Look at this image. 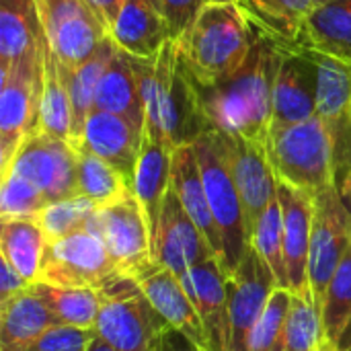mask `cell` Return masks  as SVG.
<instances>
[{"mask_svg": "<svg viewBox=\"0 0 351 351\" xmlns=\"http://www.w3.org/2000/svg\"><path fill=\"white\" fill-rule=\"evenodd\" d=\"M173 152H175V146L171 142L142 136V148H140V156H138V165H136L132 191L138 197V202L146 214L152 245H154V237H156V228H158V220H160L162 202L171 187Z\"/></svg>", "mask_w": 351, "mask_h": 351, "instance_id": "7402d4cb", "label": "cell"}, {"mask_svg": "<svg viewBox=\"0 0 351 351\" xmlns=\"http://www.w3.org/2000/svg\"><path fill=\"white\" fill-rule=\"evenodd\" d=\"M319 66L317 117L331 134L335 150V185L351 171V66L313 51Z\"/></svg>", "mask_w": 351, "mask_h": 351, "instance_id": "5bb4252c", "label": "cell"}, {"mask_svg": "<svg viewBox=\"0 0 351 351\" xmlns=\"http://www.w3.org/2000/svg\"><path fill=\"white\" fill-rule=\"evenodd\" d=\"M351 247V212L337 185L315 195V216L308 255V282L315 304L323 313L327 288Z\"/></svg>", "mask_w": 351, "mask_h": 351, "instance_id": "8fae6325", "label": "cell"}, {"mask_svg": "<svg viewBox=\"0 0 351 351\" xmlns=\"http://www.w3.org/2000/svg\"><path fill=\"white\" fill-rule=\"evenodd\" d=\"M284 49L257 33L245 64L228 78L202 86L195 82L210 128L247 140H267L274 113V84Z\"/></svg>", "mask_w": 351, "mask_h": 351, "instance_id": "6da1fadb", "label": "cell"}, {"mask_svg": "<svg viewBox=\"0 0 351 351\" xmlns=\"http://www.w3.org/2000/svg\"><path fill=\"white\" fill-rule=\"evenodd\" d=\"M239 6L259 35L282 49H296L317 0H239Z\"/></svg>", "mask_w": 351, "mask_h": 351, "instance_id": "83f0119b", "label": "cell"}, {"mask_svg": "<svg viewBox=\"0 0 351 351\" xmlns=\"http://www.w3.org/2000/svg\"><path fill=\"white\" fill-rule=\"evenodd\" d=\"M292 292L276 288L265 304V311L255 325L251 351H286V321L290 313Z\"/></svg>", "mask_w": 351, "mask_h": 351, "instance_id": "f35d334b", "label": "cell"}, {"mask_svg": "<svg viewBox=\"0 0 351 351\" xmlns=\"http://www.w3.org/2000/svg\"><path fill=\"white\" fill-rule=\"evenodd\" d=\"M51 325L53 313L29 286L0 304V351H29Z\"/></svg>", "mask_w": 351, "mask_h": 351, "instance_id": "484cf974", "label": "cell"}, {"mask_svg": "<svg viewBox=\"0 0 351 351\" xmlns=\"http://www.w3.org/2000/svg\"><path fill=\"white\" fill-rule=\"evenodd\" d=\"M255 41L257 31L239 4H206L179 39V51L193 82L212 86L245 64Z\"/></svg>", "mask_w": 351, "mask_h": 351, "instance_id": "3957f363", "label": "cell"}, {"mask_svg": "<svg viewBox=\"0 0 351 351\" xmlns=\"http://www.w3.org/2000/svg\"><path fill=\"white\" fill-rule=\"evenodd\" d=\"M169 323L152 306L138 280L115 276L99 288L95 331L121 351H158Z\"/></svg>", "mask_w": 351, "mask_h": 351, "instance_id": "5b68a950", "label": "cell"}, {"mask_svg": "<svg viewBox=\"0 0 351 351\" xmlns=\"http://www.w3.org/2000/svg\"><path fill=\"white\" fill-rule=\"evenodd\" d=\"M121 276L103 245L90 230H78L68 237L47 241L37 282L60 288H103L109 280Z\"/></svg>", "mask_w": 351, "mask_h": 351, "instance_id": "9c48e42d", "label": "cell"}, {"mask_svg": "<svg viewBox=\"0 0 351 351\" xmlns=\"http://www.w3.org/2000/svg\"><path fill=\"white\" fill-rule=\"evenodd\" d=\"M78 148H86L107 160L123 175V179L132 187L142 148V130L121 115L93 109L82 130Z\"/></svg>", "mask_w": 351, "mask_h": 351, "instance_id": "ffe728a7", "label": "cell"}, {"mask_svg": "<svg viewBox=\"0 0 351 351\" xmlns=\"http://www.w3.org/2000/svg\"><path fill=\"white\" fill-rule=\"evenodd\" d=\"M158 2L171 31V39L175 41H179L187 33V29L193 25V21L206 6V0H158Z\"/></svg>", "mask_w": 351, "mask_h": 351, "instance_id": "b9f144b4", "label": "cell"}, {"mask_svg": "<svg viewBox=\"0 0 351 351\" xmlns=\"http://www.w3.org/2000/svg\"><path fill=\"white\" fill-rule=\"evenodd\" d=\"M115 51H117V43L113 41L111 35H107L105 41L99 45V49L86 62H82L78 68L68 70L62 64L66 84H68L70 103H72V144L76 148L80 146V138H82V130L86 125V119L95 109V97H97L99 80L105 74L109 62L113 60Z\"/></svg>", "mask_w": 351, "mask_h": 351, "instance_id": "f1b7e54d", "label": "cell"}, {"mask_svg": "<svg viewBox=\"0 0 351 351\" xmlns=\"http://www.w3.org/2000/svg\"><path fill=\"white\" fill-rule=\"evenodd\" d=\"M181 284L189 294L208 337L210 351H228L230 343V319H228V294L226 274L218 257H212L191 267Z\"/></svg>", "mask_w": 351, "mask_h": 351, "instance_id": "d6986e66", "label": "cell"}, {"mask_svg": "<svg viewBox=\"0 0 351 351\" xmlns=\"http://www.w3.org/2000/svg\"><path fill=\"white\" fill-rule=\"evenodd\" d=\"M144 97V134L175 148L193 144L210 132L199 93L189 76L179 41L169 39L152 58H134Z\"/></svg>", "mask_w": 351, "mask_h": 351, "instance_id": "7a4b0ae2", "label": "cell"}, {"mask_svg": "<svg viewBox=\"0 0 351 351\" xmlns=\"http://www.w3.org/2000/svg\"><path fill=\"white\" fill-rule=\"evenodd\" d=\"M99 206L90 199L76 195L70 199H60L49 204L39 216V224L47 237V241H56L62 237H68L72 232L88 228V222Z\"/></svg>", "mask_w": 351, "mask_h": 351, "instance_id": "74e56055", "label": "cell"}, {"mask_svg": "<svg viewBox=\"0 0 351 351\" xmlns=\"http://www.w3.org/2000/svg\"><path fill=\"white\" fill-rule=\"evenodd\" d=\"M0 304L2 302H6L8 298H12V296H16L19 292H23V290H27L31 284L4 259V257H0Z\"/></svg>", "mask_w": 351, "mask_h": 351, "instance_id": "7bdbcfd3", "label": "cell"}, {"mask_svg": "<svg viewBox=\"0 0 351 351\" xmlns=\"http://www.w3.org/2000/svg\"><path fill=\"white\" fill-rule=\"evenodd\" d=\"M206 4H239V0H206Z\"/></svg>", "mask_w": 351, "mask_h": 351, "instance_id": "681fc988", "label": "cell"}, {"mask_svg": "<svg viewBox=\"0 0 351 351\" xmlns=\"http://www.w3.org/2000/svg\"><path fill=\"white\" fill-rule=\"evenodd\" d=\"M31 290L47 304L58 325L95 327L99 315V290L95 288H60L45 282L31 284Z\"/></svg>", "mask_w": 351, "mask_h": 351, "instance_id": "d6a6232c", "label": "cell"}, {"mask_svg": "<svg viewBox=\"0 0 351 351\" xmlns=\"http://www.w3.org/2000/svg\"><path fill=\"white\" fill-rule=\"evenodd\" d=\"M296 49L325 53L351 66V0L317 4L306 16Z\"/></svg>", "mask_w": 351, "mask_h": 351, "instance_id": "4316f807", "label": "cell"}, {"mask_svg": "<svg viewBox=\"0 0 351 351\" xmlns=\"http://www.w3.org/2000/svg\"><path fill=\"white\" fill-rule=\"evenodd\" d=\"M216 134L220 138L228 169L243 199L249 237H253L259 216L265 212V208L278 193V179L271 169L265 144L222 132Z\"/></svg>", "mask_w": 351, "mask_h": 351, "instance_id": "9a60e30c", "label": "cell"}, {"mask_svg": "<svg viewBox=\"0 0 351 351\" xmlns=\"http://www.w3.org/2000/svg\"><path fill=\"white\" fill-rule=\"evenodd\" d=\"M351 319V247L341 259L323 302V327L327 341L335 348Z\"/></svg>", "mask_w": 351, "mask_h": 351, "instance_id": "8d00e7d4", "label": "cell"}, {"mask_svg": "<svg viewBox=\"0 0 351 351\" xmlns=\"http://www.w3.org/2000/svg\"><path fill=\"white\" fill-rule=\"evenodd\" d=\"M43 35L58 60L74 70L86 62L109 35L88 0H35Z\"/></svg>", "mask_w": 351, "mask_h": 351, "instance_id": "7c38bea8", "label": "cell"}, {"mask_svg": "<svg viewBox=\"0 0 351 351\" xmlns=\"http://www.w3.org/2000/svg\"><path fill=\"white\" fill-rule=\"evenodd\" d=\"M109 35L134 58H152L171 39L158 0H125Z\"/></svg>", "mask_w": 351, "mask_h": 351, "instance_id": "603a6c76", "label": "cell"}, {"mask_svg": "<svg viewBox=\"0 0 351 351\" xmlns=\"http://www.w3.org/2000/svg\"><path fill=\"white\" fill-rule=\"evenodd\" d=\"M134 280H138L140 288L144 290V294L148 296L152 306L158 311V315L171 327L183 331L199 348L210 351L204 323H202L189 294L185 292L181 280L171 269L156 263L146 274H142L140 278H134Z\"/></svg>", "mask_w": 351, "mask_h": 351, "instance_id": "44dd1931", "label": "cell"}, {"mask_svg": "<svg viewBox=\"0 0 351 351\" xmlns=\"http://www.w3.org/2000/svg\"><path fill=\"white\" fill-rule=\"evenodd\" d=\"M317 86L319 66L315 53L311 49H284L274 84L271 128L300 123L315 117Z\"/></svg>", "mask_w": 351, "mask_h": 351, "instance_id": "e0dca14e", "label": "cell"}, {"mask_svg": "<svg viewBox=\"0 0 351 351\" xmlns=\"http://www.w3.org/2000/svg\"><path fill=\"white\" fill-rule=\"evenodd\" d=\"M31 181L49 204L78 195V148L43 130L33 132L16 150L4 173Z\"/></svg>", "mask_w": 351, "mask_h": 351, "instance_id": "30bf717a", "label": "cell"}, {"mask_svg": "<svg viewBox=\"0 0 351 351\" xmlns=\"http://www.w3.org/2000/svg\"><path fill=\"white\" fill-rule=\"evenodd\" d=\"M41 39L35 0H0V70L35 51Z\"/></svg>", "mask_w": 351, "mask_h": 351, "instance_id": "4dcf8cb0", "label": "cell"}, {"mask_svg": "<svg viewBox=\"0 0 351 351\" xmlns=\"http://www.w3.org/2000/svg\"><path fill=\"white\" fill-rule=\"evenodd\" d=\"M158 351H208L199 348L195 341H191L183 331L175 329V327H167L162 341H160V350Z\"/></svg>", "mask_w": 351, "mask_h": 351, "instance_id": "ee69618b", "label": "cell"}, {"mask_svg": "<svg viewBox=\"0 0 351 351\" xmlns=\"http://www.w3.org/2000/svg\"><path fill=\"white\" fill-rule=\"evenodd\" d=\"M265 150L276 179L317 195L335 185V150L325 123L315 115L300 123L271 128Z\"/></svg>", "mask_w": 351, "mask_h": 351, "instance_id": "277c9868", "label": "cell"}, {"mask_svg": "<svg viewBox=\"0 0 351 351\" xmlns=\"http://www.w3.org/2000/svg\"><path fill=\"white\" fill-rule=\"evenodd\" d=\"M193 148H195V156L202 169L210 210L214 214L220 241H222L220 265L224 274L230 276L241 265V261L245 259L251 247L243 199L239 195L237 183L228 169L218 134L214 130L206 132L193 142Z\"/></svg>", "mask_w": 351, "mask_h": 351, "instance_id": "8992f818", "label": "cell"}, {"mask_svg": "<svg viewBox=\"0 0 351 351\" xmlns=\"http://www.w3.org/2000/svg\"><path fill=\"white\" fill-rule=\"evenodd\" d=\"M337 189H339V193H341V199H343V204L348 206V210L351 212V171L337 183Z\"/></svg>", "mask_w": 351, "mask_h": 351, "instance_id": "bcb514c9", "label": "cell"}, {"mask_svg": "<svg viewBox=\"0 0 351 351\" xmlns=\"http://www.w3.org/2000/svg\"><path fill=\"white\" fill-rule=\"evenodd\" d=\"M0 218H37L47 206V197L25 177L8 171L0 175Z\"/></svg>", "mask_w": 351, "mask_h": 351, "instance_id": "ab89813d", "label": "cell"}, {"mask_svg": "<svg viewBox=\"0 0 351 351\" xmlns=\"http://www.w3.org/2000/svg\"><path fill=\"white\" fill-rule=\"evenodd\" d=\"M86 351H121V350L113 348L111 343H107L105 339H101L99 335H95V337H93V341H90V346H88V350H86Z\"/></svg>", "mask_w": 351, "mask_h": 351, "instance_id": "c3c4849f", "label": "cell"}, {"mask_svg": "<svg viewBox=\"0 0 351 351\" xmlns=\"http://www.w3.org/2000/svg\"><path fill=\"white\" fill-rule=\"evenodd\" d=\"M0 257H4L29 284L39 280L47 237L37 218H0Z\"/></svg>", "mask_w": 351, "mask_h": 351, "instance_id": "1f68e13d", "label": "cell"}, {"mask_svg": "<svg viewBox=\"0 0 351 351\" xmlns=\"http://www.w3.org/2000/svg\"><path fill=\"white\" fill-rule=\"evenodd\" d=\"M154 261L171 269L179 280L195 265L216 257L206 234L191 220L179 195L169 187L152 245Z\"/></svg>", "mask_w": 351, "mask_h": 351, "instance_id": "2e32d148", "label": "cell"}, {"mask_svg": "<svg viewBox=\"0 0 351 351\" xmlns=\"http://www.w3.org/2000/svg\"><path fill=\"white\" fill-rule=\"evenodd\" d=\"M335 351H351V319L350 323H348V327L343 329L341 337L335 343Z\"/></svg>", "mask_w": 351, "mask_h": 351, "instance_id": "7dc6e473", "label": "cell"}, {"mask_svg": "<svg viewBox=\"0 0 351 351\" xmlns=\"http://www.w3.org/2000/svg\"><path fill=\"white\" fill-rule=\"evenodd\" d=\"M41 84V45L0 70V173L8 169L21 144L39 130Z\"/></svg>", "mask_w": 351, "mask_h": 351, "instance_id": "52a82bcc", "label": "cell"}, {"mask_svg": "<svg viewBox=\"0 0 351 351\" xmlns=\"http://www.w3.org/2000/svg\"><path fill=\"white\" fill-rule=\"evenodd\" d=\"M251 247L271 269V274L278 282V288L290 290L288 269H286V253H284V216H282V206H280L278 193L269 202L265 212L259 216L253 237H251Z\"/></svg>", "mask_w": 351, "mask_h": 351, "instance_id": "e575fe53", "label": "cell"}, {"mask_svg": "<svg viewBox=\"0 0 351 351\" xmlns=\"http://www.w3.org/2000/svg\"><path fill=\"white\" fill-rule=\"evenodd\" d=\"M41 119L39 130L72 142V103L64 66L51 51L45 35L41 41Z\"/></svg>", "mask_w": 351, "mask_h": 351, "instance_id": "f546056e", "label": "cell"}, {"mask_svg": "<svg viewBox=\"0 0 351 351\" xmlns=\"http://www.w3.org/2000/svg\"><path fill=\"white\" fill-rule=\"evenodd\" d=\"M171 187L179 195V199H181L183 208L187 210V214L191 216V220L206 234L216 257L220 259L222 257V241H220V232H218L214 214L210 210V202H208V193H206L202 169H199L193 144L175 148Z\"/></svg>", "mask_w": 351, "mask_h": 351, "instance_id": "cb8c5ba5", "label": "cell"}, {"mask_svg": "<svg viewBox=\"0 0 351 351\" xmlns=\"http://www.w3.org/2000/svg\"><path fill=\"white\" fill-rule=\"evenodd\" d=\"M86 230L103 241L121 276L140 278L156 265L150 226L134 191L99 206Z\"/></svg>", "mask_w": 351, "mask_h": 351, "instance_id": "ba28073f", "label": "cell"}, {"mask_svg": "<svg viewBox=\"0 0 351 351\" xmlns=\"http://www.w3.org/2000/svg\"><path fill=\"white\" fill-rule=\"evenodd\" d=\"M93 4V8L97 10V14L101 16V21L105 23L107 31H111V27L115 25L125 0H88Z\"/></svg>", "mask_w": 351, "mask_h": 351, "instance_id": "f6af8a7d", "label": "cell"}, {"mask_svg": "<svg viewBox=\"0 0 351 351\" xmlns=\"http://www.w3.org/2000/svg\"><path fill=\"white\" fill-rule=\"evenodd\" d=\"M132 191L123 175L101 156L78 148V195L97 206H105Z\"/></svg>", "mask_w": 351, "mask_h": 351, "instance_id": "836d02e7", "label": "cell"}, {"mask_svg": "<svg viewBox=\"0 0 351 351\" xmlns=\"http://www.w3.org/2000/svg\"><path fill=\"white\" fill-rule=\"evenodd\" d=\"M327 343L323 313L315 298L292 294L286 321V351H321Z\"/></svg>", "mask_w": 351, "mask_h": 351, "instance_id": "d590c367", "label": "cell"}, {"mask_svg": "<svg viewBox=\"0 0 351 351\" xmlns=\"http://www.w3.org/2000/svg\"><path fill=\"white\" fill-rule=\"evenodd\" d=\"M323 2H331V0H317V4H323Z\"/></svg>", "mask_w": 351, "mask_h": 351, "instance_id": "f907efd6", "label": "cell"}, {"mask_svg": "<svg viewBox=\"0 0 351 351\" xmlns=\"http://www.w3.org/2000/svg\"><path fill=\"white\" fill-rule=\"evenodd\" d=\"M95 109L130 119L144 134V97L134 56L117 47L105 74L99 80Z\"/></svg>", "mask_w": 351, "mask_h": 351, "instance_id": "d4e9b609", "label": "cell"}, {"mask_svg": "<svg viewBox=\"0 0 351 351\" xmlns=\"http://www.w3.org/2000/svg\"><path fill=\"white\" fill-rule=\"evenodd\" d=\"M278 282L267 263L249 247L241 265L226 276L230 343L228 351H251V337Z\"/></svg>", "mask_w": 351, "mask_h": 351, "instance_id": "4fadbf2b", "label": "cell"}, {"mask_svg": "<svg viewBox=\"0 0 351 351\" xmlns=\"http://www.w3.org/2000/svg\"><path fill=\"white\" fill-rule=\"evenodd\" d=\"M95 335V327L51 325L29 351H86Z\"/></svg>", "mask_w": 351, "mask_h": 351, "instance_id": "60d3db41", "label": "cell"}, {"mask_svg": "<svg viewBox=\"0 0 351 351\" xmlns=\"http://www.w3.org/2000/svg\"><path fill=\"white\" fill-rule=\"evenodd\" d=\"M278 199L284 216V253L290 292L298 296H313L308 282V255L315 197L278 179Z\"/></svg>", "mask_w": 351, "mask_h": 351, "instance_id": "ac0fdd59", "label": "cell"}]
</instances>
